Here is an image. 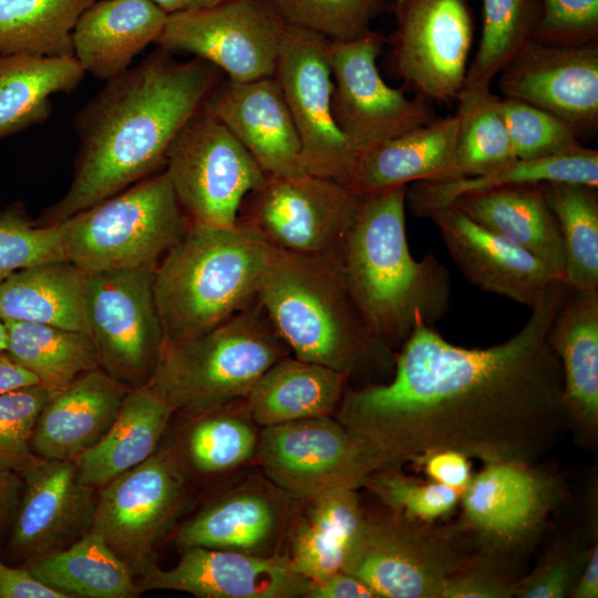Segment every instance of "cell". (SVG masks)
<instances>
[{
    "label": "cell",
    "mask_w": 598,
    "mask_h": 598,
    "mask_svg": "<svg viewBox=\"0 0 598 598\" xmlns=\"http://www.w3.org/2000/svg\"><path fill=\"white\" fill-rule=\"evenodd\" d=\"M567 290L556 282L514 336L489 348L457 347L419 326L395 353L389 382L347 388L333 416L371 474L442 450L487 464L532 466L546 456L568 422L547 337Z\"/></svg>",
    "instance_id": "1"
},
{
    "label": "cell",
    "mask_w": 598,
    "mask_h": 598,
    "mask_svg": "<svg viewBox=\"0 0 598 598\" xmlns=\"http://www.w3.org/2000/svg\"><path fill=\"white\" fill-rule=\"evenodd\" d=\"M224 78L203 59L177 61L157 48L105 81L73 120V177L39 225L59 224L164 169L172 141Z\"/></svg>",
    "instance_id": "2"
},
{
    "label": "cell",
    "mask_w": 598,
    "mask_h": 598,
    "mask_svg": "<svg viewBox=\"0 0 598 598\" xmlns=\"http://www.w3.org/2000/svg\"><path fill=\"white\" fill-rule=\"evenodd\" d=\"M406 187L360 194L337 257L351 299L370 331L392 350L450 308L448 270L429 254L416 260L405 231Z\"/></svg>",
    "instance_id": "3"
},
{
    "label": "cell",
    "mask_w": 598,
    "mask_h": 598,
    "mask_svg": "<svg viewBox=\"0 0 598 598\" xmlns=\"http://www.w3.org/2000/svg\"><path fill=\"white\" fill-rule=\"evenodd\" d=\"M337 251L302 255L275 248L256 298L296 358L349 380L393 371L395 352L361 318Z\"/></svg>",
    "instance_id": "4"
},
{
    "label": "cell",
    "mask_w": 598,
    "mask_h": 598,
    "mask_svg": "<svg viewBox=\"0 0 598 598\" xmlns=\"http://www.w3.org/2000/svg\"><path fill=\"white\" fill-rule=\"evenodd\" d=\"M274 249L240 221L230 227L189 221L154 270L164 344L199 336L250 305Z\"/></svg>",
    "instance_id": "5"
},
{
    "label": "cell",
    "mask_w": 598,
    "mask_h": 598,
    "mask_svg": "<svg viewBox=\"0 0 598 598\" xmlns=\"http://www.w3.org/2000/svg\"><path fill=\"white\" fill-rule=\"evenodd\" d=\"M291 352L257 298L210 330L164 344L148 381L184 416L245 399L256 381Z\"/></svg>",
    "instance_id": "6"
},
{
    "label": "cell",
    "mask_w": 598,
    "mask_h": 598,
    "mask_svg": "<svg viewBox=\"0 0 598 598\" xmlns=\"http://www.w3.org/2000/svg\"><path fill=\"white\" fill-rule=\"evenodd\" d=\"M55 225L65 259L93 274L155 269L189 219L162 169Z\"/></svg>",
    "instance_id": "7"
},
{
    "label": "cell",
    "mask_w": 598,
    "mask_h": 598,
    "mask_svg": "<svg viewBox=\"0 0 598 598\" xmlns=\"http://www.w3.org/2000/svg\"><path fill=\"white\" fill-rule=\"evenodd\" d=\"M189 480L173 442L99 488L91 530L140 576L189 499Z\"/></svg>",
    "instance_id": "8"
},
{
    "label": "cell",
    "mask_w": 598,
    "mask_h": 598,
    "mask_svg": "<svg viewBox=\"0 0 598 598\" xmlns=\"http://www.w3.org/2000/svg\"><path fill=\"white\" fill-rule=\"evenodd\" d=\"M164 171L189 221L230 227L266 174L205 107L172 141Z\"/></svg>",
    "instance_id": "9"
},
{
    "label": "cell",
    "mask_w": 598,
    "mask_h": 598,
    "mask_svg": "<svg viewBox=\"0 0 598 598\" xmlns=\"http://www.w3.org/2000/svg\"><path fill=\"white\" fill-rule=\"evenodd\" d=\"M394 514L365 516L341 570L378 598H440L445 581L474 558L448 536Z\"/></svg>",
    "instance_id": "10"
},
{
    "label": "cell",
    "mask_w": 598,
    "mask_h": 598,
    "mask_svg": "<svg viewBox=\"0 0 598 598\" xmlns=\"http://www.w3.org/2000/svg\"><path fill=\"white\" fill-rule=\"evenodd\" d=\"M151 268L86 274V320L99 367L131 389L151 380L165 340Z\"/></svg>",
    "instance_id": "11"
},
{
    "label": "cell",
    "mask_w": 598,
    "mask_h": 598,
    "mask_svg": "<svg viewBox=\"0 0 598 598\" xmlns=\"http://www.w3.org/2000/svg\"><path fill=\"white\" fill-rule=\"evenodd\" d=\"M360 194L309 173L266 175L244 199L238 220L272 247L302 255L338 250Z\"/></svg>",
    "instance_id": "12"
},
{
    "label": "cell",
    "mask_w": 598,
    "mask_h": 598,
    "mask_svg": "<svg viewBox=\"0 0 598 598\" xmlns=\"http://www.w3.org/2000/svg\"><path fill=\"white\" fill-rule=\"evenodd\" d=\"M326 38L287 25L275 78L297 128L306 173L349 187L358 153L337 126Z\"/></svg>",
    "instance_id": "13"
},
{
    "label": "cell",
    "mask_w": 598,
    "mask_h": 598,
    "mask_svg": "<svg viewBox=\"0 0 598 598\" xmlns=\"http://www.w3.org/2000/svg\"><path fill=\"white\" fill-rule=\"evenodd\" d=\"M287 25L262 0H227L168 14L155 44L193 54L226 78L247 82L275 75Z\"/></svg>",
    "instance_id": "14"
},
{
    "label": "cell",
    "mask_w": 598,
    "mask_h": 598,
    "mask_svg": "<svg viewBox=\"0 0 598 598\" xmlns=\"http://www.w3.org/2000/svg\"><path fill=\"white\" fill-rule=\"evenodd\" d=\"M383 42L382 34L371 30L328 43L333 118L358 156L436 117L425 100L410 99L383 80L377 64Z\"/></svg>",
    "instance_id": "15"
},
{
    "label": "cell",
    "mask_w": 598,
    "mask_h": 598,
    "mask_svg": "<svg viewBox=\"0 0 598 598\" xmlns=\"http://www.w3.org/2000/svg\"><path fill=\"white\" fill-rule=\"evenodd\" d=\"M390 61L425 101L448 102L465 84L473 21L465 0H395Z\"/></svg>",
    "instance_id": "16"
},
{
    "label": "cell",
    "mask_w": 598,
    "mask_h": 598,
    "mask_svg": "<svg viewBox=\"0 0 598 598\" xmlns=\"http://www.w3.org/2000/svg\"><path fill=\"white\" fill-rule=\"evenodd\" d=\"M255 458L277 488L299 501L357 489L371 475L358 443L333 415L261 427Z\"/></svg>",
    "instance_id": "17"
},
{
    "label": "cell",
    "mask_w": 598,
    "mask_h": 598,
    "mask_svg": "<svg viewBox=\"0 0 598 598\" xmlns=\"http://www.w3.org/2000/svg\"><path fill=\"white\" fill-rule=\"evenodd\" d=\"M7 553L21 565L60 551L91 530L99 488L78 480L74 460H43L21 473Z\"/></svg>",
    "instance_id": "18"
},
{
    "label": "cell",
    "mask_w": 598,
    "mask_h": 598,
    "mask_svg": "<svg viewBox=\"0 0 598 598\" xmlns=\"http://www.w3.org/2000/svg\"><path fill=\"white\" fill-rule=\"evenodd\" d=\"M141 594L178 590L198 598H307L310 579L297 573L288 556L254 555L206 547L182 548L177 564H156L140 575Z\"/></svg>",
    "instance_id": "19"
},
{
    "label": "cell",
    "mask_w": 598,
    "mask_h": 598,
    "mask_svg": "<svg viewBox=\"0 0 598 598\" xmlns=\"http://www.w3.org/2000/svg\"><path fill=\"white\" fill-rule=\"evenodd\" d=\"M497 76L505 97L549 112L578 132L597 128V43L561 47L532 40Z\"/></svg>",
    "instance_id": "20"
},
{
    "label": "cell",
    "mask_w": 598,
    "mask_h": 598,
    "mask_svg": "<svg viewBox=\"0 0 598 598\" xmlns=\"http://www.w3.org/2000/svg\"><path fill=\"white\" fill-rule=\"evenodd\" d=\"M451 257L472 283L534 308L558 281L565 280L527 250L448 206L429 216Z\"/></svg>",
    "instance_id": "21"
},
{
    "label": "cell",
    "mask_w": 598,
    "mask_h": 598,
    "mask_svg": "<svg viewBox=\"0 0 598 598\" xmlns=\"http://www.w3.org/2000/svg\"><path fill=\"white\" fill-rule=\"evenodd\" d=\"M204 107L237 138L266 175L306 173L300 138L275 76L224 78Z\"/></svg>",
    "instance_id": "22"
},
{
    "label": "cell",
    "mask_w": 598,
    "mask_h": 598,
    "mask_svg": "<svg viewBox=\"0 0 598 598\" xmlns=\"http://www.w3.org/2000/svg\"><path fill=\"white\" fill-rule=\"evenodd\" d=\"M130 390L96 368L51 392L35 422L33 453L43 460L76 458L106 433Z\"/></svg>",
    "instance_id": "23"
},
{
    "label": "cell",
    "mask_w": 598,
    "mask_h": 598,
    "mask_svg": "<svg viewBox=\"0 0 598 598\" xmlns=\"http://www.w3.org/2000/svg\"><path fill=\"white\" fill-rule=\"evenodd\" d=\"M457 118L435 117L362 152L349 188L368 194L416 182L461 177L456 162Z\"/></svg>",
    "instance_id": "24"
},
{
    "label": "cell",
    "mask_w": 598,
    "mask_h": 598,
    "mask_svg": "<svg viewBox=\"0 0 598 598\" xmlns=\"http://www.w3.org/2000/svg\"><path fill=\"white\" fill-rule=\"evenodd\" d=\"M167 16L153 0H96L73 29V56L85 73L107 81L157 41Z\"/></svg>",
    "instance_id": "25"
},
{
    "label": "cell",
    "mask_w": 598,
    "mask_h": 598,
    "mask_svg": "<svg viewBox=\"0 0 598 598\" xmlns=\"http://www.w3.org/2000/svg\"><path fill=\"white\" fill-rule=\"evenodd\" d=\"M279 489L239 487L213 501L181 526L175 544L274 555L287 520L286 503Z\"/></svg>",
    "instance_id": "26"
},
{
    "label": "cell",
    "mask_w": 598,
    "mask_h": 598,
    "mask_svg": "<svg viewBox=\"0 0 598 598\" xmlns=\"http://www.w3.org/2000/svg\"><path fill=\"white\" fill-rule=\"evenodd\" d=\"M548 486L530 466L489 463L461 493L470 525L493 544L523 538L540 523Z\"/></svg>",
    "instance_id": "27"
},
{
    "label": "cell",
    "mask_w": 598,
    "mask_h": 598,
    "mask_svg": "<svg viewBox=\"0 0 598 598\" xmlns=\"http://www.w3.org/2000/svg\"><path fill=\"white\" fill-rule=\"evenodd\" d=\"M563 373L568 421L589 434L598 426V290L568 288L548 330Z\"/></svg>",
    "instance_id": "28"
},
{
    "label": "cell",
    "mask_w": 598,
    "mask_h": 598,
    "mask_svg": "<svg viewBox=\"0 0 598 598\" xmlns=\"http://www.w3.org/2000/svg\"><path fill=\"white\" fill-rule=\"evenodd\" d=\"M174 409L150 385L131 389L101 440L74 458L78 480L101 488L159 447Z\"/></svg>",
    "instance_id": "29"
},
{
    "label": "cell",
    "mask_w": 598,
    "mask_h": 598,
    "mask_svg": "<svg viewBox=\"0 0 598 598\" xmlns=\"http://www.w3.org/2000/svg\"><path fill=\"white\" fill-rule=\"evenodd\" d=\"M451 206L527 250L564 278L561 236L546 200L545 183L506 186L461 198Z\"/></svg>",
    "instance_id": "30"
},
{
    "label": "cell",
    "mask_w": 598,
    "mask_h": 598,
    "mask_svg": "<svg viewBox=\"0 0 598 598\" xmlns=\"http://www.w3.org/2000/svg\"><path fill=\"white\" fill-rule=\"evenodd\" d=\"M348 381L344 373L289 354L264 372L246 402L260 427L330 416L336 413Z\"/></svg>",
    "instance_id": "31"
},
{
    "label": "cell",
    "mask_w": 598,
    "mask_h": 598,
    "mask_svg": "<svg viewBox=\"0 0 598 598\" xmlns=\"http://www.w3.org/2000/svg\"><path fill=\"white\" fill-rule=\"evenodd\" d=\"M563 182L598 188V152L580 147L558 156L516 158L487 173L450 181L416 182L406 187V203L417 217L448 207L456 200L493 189L526 184Z\"/></svg>",
    "instance_id": "32"
},
{
    "label": "cell",
    "mask_w": 598,
    "mask_h": 598,
    "mask_svg": "<svg viewBox=\"0 0 598 598\" xmlns=\"http://www.w3.org/2000/svg\"><path fill=\"white\" fill-rule=\"evenodd\" d=\"M0 319L87 333L86 274L69 260L13 272L0 282Z\"/></svg>",
    "instance_id": "33"
},
{
    "label": "cell",
    "mask_w": 598,
    "mask_h": 598,
    "mask_svg": "<svg viewBox=\"0 0 598 598\" xmlns=\"http://www.w3.org/2000/svg\"><path fill=\"white\" fill-rule=\"evenodd\" d=\"M305 502L302 515L290 527L286 555L297 573L319 580L341 570L364 514L354 488L330 491Z\"/></svg>",
    "instance_id": "34"
},
{
    "label": "cell",
    "mask_w": 598,
    "mask_h": 598,
    "mask_svg": "<svg viewBox=\"0 0 598 598\" xmlns=\"http://www.w3.org/2000/svg\"><path fill=\"white\" fill-rule=\"evenodd\" d=\"M84 74L73 55L0 54V140L44 122L51 96L72 92Z\"/></svg>",
    "instance_id": "35"
},
{
    "label": "cell",
    "mask_w": 598,
    "mask_h": 598,
    "mask_svg": "<svg viewBox=\"0 0 598 598\" xmlns=\"http://www.w3.org/2000/svg\"><path fill=\"white\" fill-rule=\"evenodd\" d=\"M39 580L70 598H134L135 574L93 530L69 547L24 564Z\"/></svg>",
    "instance_id": "36"
},
{
    "label": "cell",
    "mask_w": 598,
    "mask_h": 598,
    "mask_svg": "<svg viewBox=\"0 0 598 598\" xmlns=\"http://www.w3.org/2000/svg\"><path fill=\"white\" fill-rule=\"evenodd\" d=\"M173 444L189 476H215L237 470L257 451L259 433L246 398L187 416Z\"/></svg>",
    "instance_id": "37"
},
{
    "label": "cell",
    "mask_w": 598,
    "mask_h": 598,
    "mask_svg": "<svg viewBox=\"0 0 598 598\" xmlns=\"http://www.w3.org/2000/svg\"><path fill=\"white\" fill-rule=\"evenodd\" d=\"M3 322L6 351L51 392L100 368L93 341L86 332L34 322Z\"/></svg>",
    "instance_id": "38"
},
{
    "label": "cell",
    "mask_w": 598,
    "mask_h": 598,
    "mask_svg": "<svg viewBox=\"0 0 598 598\" xmlns=\"http://www.w3.org/2000/svg\"><path fill=\"white\" fill-rule=\"evenodd\" d=\"M94 1L0 0V54L73 55V29Z\"/></svg>",
    "instance_id": "39"
},
{
    "label": "cell",
    "mask_w": 598,
    "mask_h": 598,
    "mask_svg": "<svg viewBox=\"0 0 598 598\" xmlns=\"http://www.w3.org/2000/svg\"><path fill=\"white\" fill-rule=\"evenodd\" d=\"M545 196L561 236L567 287L598 290V194L581 184L545 183Z\"/></svg>",
    "instance_id": "40"
},
{
    "label": "cell",
    "mask_w": 598,
    "mask_h": 598,
    "mask_svg": "<svg viewBox=\"0 0 598 598\" xmlns=\"http://www.w3.org/2000/svg\"><path fill=\"white\" fill-rule=\"evenodd\" d=\"M456 100V162L461 177L481 175L516 159L501 97L491 87L464 85Z\"/></svg>",
    "instance_id": "41"
},
{
    "label": "cell",
    "mask_w": 598,
    "mask_h": 598,
    "mask_svg": "<svg viewBox=\"0 0 598 598\" xmlns=\"http://www.w3.org/2000/svg\"><path fill=\"white\" fill-rule=\"evenodd\" d=\"M540 8V0H483L482 35L464 85L491 87L533 40Z\"/></svg>",
    "instance_id": "42"
},
{
    "label": "cell",
    "mask_w": 598,
    "mask_h": 598,
    "mask_svg": "<svg viewBox=\"0 0 598 598\" xmlns=\"http://www.w3.org/2000/svg\"><path fill=\"white\" fill-rule=\"evenodd\" d=\"M283 22L329 41H348L371 31L381 0H262Z\"/></svg>",
    "instance_id": "43"
},
{
    "label": "cell",
    "mask_w": 598,
    "mask_h": 598,
    "mask_svg": "<svg viewBox=\"0 0 598 598\" xmlns=\"http://www.w3.org/2000/svg\"><path fill=\"white\" fill-rule=\"evenodd\" d=\"M501 109L516 158L537 159L579 150V132L558 116L514 99Z\"/></svg>",
    "instance_id": "44"
},
{
    "label": "cell",
    "mask_w": 598,
    "mask_h": 598,
    "mask_svg": "<svg viewBox=\"0 0 598 598\" xmlns=\"http://www.w3.org/2000/svg\"><path fill=\"white\" fill-rule=\"evenodd\" d=\"M50 393L41 384L0 393V470L21 474L43 461L33 453L31 440Z\"/></svg>",
    "instance_id": "45"
},
{
    "label": "cell",
    "mask_w": 598,
    "mask_h": 598,
    "mask_svg": "<svg viewBox=\"0 0 598 598\" xmlns=\"http://www.w3.org/2000/svg\"><path fill=\"white\" fill-rule=\"evenodd\" d=\"M394 514L414 520H432L454 508L461 493L431 482L421 483L399 473L396 468L372 473L364 482Z\"/></svg>",
    "instance_id": "46"
},
{
    "label": "cell",
    "mask_w": 598,
    "mask_h": 598,
    "mask_svg": "<svg viewBox=\"0 0 598 598\" xmlns=\"http://www.w3.org/2000/svg\"><path fill=\"white\" fill-rule=\"evenodd\" d=\"M64 257L58 225L33 226L21 208L0 215V282L23 268Z\"/></svg>",
    "instance_id": "47"
},
{
    "label": "cell",
    "mask_w": 598,
    "mask_h": 598,
    "mask_svg": "<svg viewBox=\"0 0 598 598\" xmlns=\"http://www.w3.org/2000/svg\"><path fill=\"white\" fill-rule=\"evenodd\" d=\"M533 40L561 47L597 43L598 0H540Z\"/></svg>",
    "instance_id": "48"
},
{
    "label": "cell",
    "mask_w": 598,
    "mask_h": 598,
    "mask_svg": "<svg viewBox=\"0 0 598 598\" xmlns=\"http://www.w3.org/2000/svg\"><path fill=\"white\" fill-rule=\"evenodd\" d=\"M587 554L556 551L529 576L517 581L515 596L520 598H563L570 595Z\"/></svg>",
    "instance_id": "49"
},
{
    "label": "cell",
    "mask_w": 598,
    "mask_h": 598,
    "mask_svg": "<svg viewBox=\"0 0 598 598\" xmlns=\"http://www.w3.org/2000/svg\"><path fill=\"white\" fill-rule=\"evenodd\" d=\"M517 581L474 558L444 584L440 598H507L515 596Z\"/></svg>",
    "instance_id": "50"
},
{
    "label": "cell",
    "mask_w": 598,
    "mask_h": 598,
    "mask_svg": "<svg viewBox=\"0 0 598 598\" xmlns=\"http://www.w3.org/2000/svg\"><path fill=\"white\" fill-rule=\"evenodd\" d=\"M424 458V471L435 483L462 493L472 480L468 456L453 450L435 451Z\"/></svg>",
    "instance_id": "51"
},
{
    "label": "cell",
    "mask_w": 598,
    "mask_h": 598,
    "mask_svg": "<svg viewBox=\"0 0 598 598\" xmlns=\"http://www.w3.org/2000/svg\"><path fill=\"white\" fill-rule=\"evenodd\" d=\"M0 598H70L39 580L25 566L0 560Z\"/></svg>",
    "instance_id": "52"
},
{
    "label": "cell",
    "mask_w": 598,
    "mask_h": 598,
    "mask_svg": "<svg viewBox=\"0 0 598 598\" xmlns=\"http://www.w3.org/2000/svg\"><path fill=\"white\" fill-rule=\"evenodd\" d=\"M307 598H378L358 577L343 570L319 580H311Z\"/></svg>",
    "instance_id": "53"
},
{
    "label": "cell",
    "mask_w": 598,
    "mask_h": 598,
    "mask_svg": "<svg viewBox=\"0 0 598 598\" xmlns=\"http://www.w3.org/2000/svg\"><path fill=\"white\" fill-rule=\"evenodd\" d=\"M22 475L0 470V540L9 530L22 491Z\"/></svg>",
    "instance_id": "54"
},
{
    "label": "cell",
    "mask_w": 598,
    "mask_h": 598,
    "mask_svg": "<svg viewBox=\"0 0 598 598\" xmlns=\"http://www.w3.org/2000/svg\"><path fill=\"white\" fill-rule=\"evenodd\" d=\"M40 384L38 378L20 365L6 350H0V393Z\"/></svg>",
    "instance_id": "55"
},
{
    "label": "cell",
    "mask_w": 598,
    "mask_h": 598,
    "mask_svg": "<svg viewBox=\"0 0 598 598\" xmlns=\"http://www.w3.org/2000/svg\"><path fill=\"white\" fill-rule=\"evenodd\" d=\"M574 598L598 597V548L595 545L587 554L582 569L569 595Z\"/></svg>",
    "instance_id": "56"
},
{
    "label": "cell",
    "mask_w": 598,
    "mask_h": 598,
    "mask_svg": "<svg viewBox=\"0 0 598 598\" xmlns=\"http://www.w3.org/2000/svg\"><path fill=\"white\" fill-rule=\"evenodd\" d=\"M167 14L215 7L227 0H153Z\"/></svg>",
    "instance_id": "57"
},
{
    "label": "cell",
    "mask_w": 598,
    "mask_h": 598,
    "mask_svg": "<svg viewBox=\"0 0 598 598\" xmlns=\"http://www.w3.org/2000/svg\"><path fill=\"white\" fill-rule=\"evenodd\" d=\"M0 350H7V329L4 322L0 319Z\"/></svg>",
    "instance_id": "58"
}]
</instances>
